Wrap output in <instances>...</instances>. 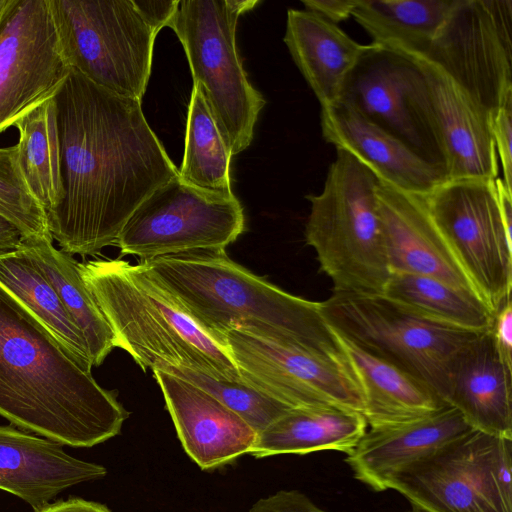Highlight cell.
Instances as JSON below:
<instances>
[{
    "instance_id": "22",
    "label": "cell",
    "mask_w": 512,
    "mask_h": 512,
    "mask_svg": "<svg viewBox=\"0 0 512 512\" xmlns=\"http://www.w3.org/2000/svg\"><path fill=\"white\" fill-rule=\"evenodd\" d=\"M447 404L472 429L512 440V367L501 358L491 330L477 335L454 360Z\"/></svg>"
},
{
    "instance_id": "12",
    "label": "cell",
    "mask_w": 512,
    "mask_h": 512,
    "mask_svg": "<svg viewBox=\"0 0 512 512\" xmlns=\"http://www.w3.org/2000/svg\"><path fill=\"white\" fill-rule=\"evenodd\" d=\"M433 221L488 308L511 298L512 239L495 180L445 181L423 195Z\"/></svg>"
},
{
    "instance_id": "32",
    "label": "cell",
    "mask_w": 512,
    "mask_h": 512,
    "mask_svg": "<svg viewBox=\"0 0 512 512\" xmlns=\"http://www.w3.org/2000/svg\"><path fill=\"white\" fill-rule=\"evenodd\" d=\"M158 370L212 395L242 417L258 434L293 409L244 382L219 379L186 367L167 366Z\"/></svg>"
},
{
    "instance_id": "1",
    "label": "cell",
    "mask_w": 512,
    "mask_h": 512,
    "mask_svg": "<svg viewBox=\"0 0 512 512\" xmlns=\"http://www.w3.org/2000/svg\"><path fill=\"white\" fill-rule=\"evenodd\" d=\"M62 198L47 214L70 255L115 245L137 207L179 173L150 128L141 100L110 92L71 69L53 95Z\"/></svg>"
},
{
    "instance_id": "9",
    "label": "cell",
    "mask_w": 512,
    "mask_h": 512,
    "mask_svg": "<svg viewBox=\"0 0 512 512\" xmlns=\"http://www.w3.org/2000/svg\"><path fill=\"white\" fill-rule=\"evenodd\" d=\"M512 440L471 429L387 484L426 512H512Z\"/></svg>"
},
{
    "instance_id": "4",
    "label": "cell",
    "mask_w": 512,
    "mask_h": 512,
    "mask_svg": "<svg viewBox=\"0 0 512 512\" xmlns=\"http://www.w3.org/2000/svg\"><path fill=\"white\" fill-rule=\"evenodd\" d=\"M84 283L107 320L115 348L144 370L186 367L243 382L227 348L200 327L142 271L120 259L79 263Z\"/></svg>"
},
{
    "instance_id": "15",
    "label": "cell",
    "mask_w": 512,
    "mask_h": 512,
    "mask_svg": "<svg viewBox=\"0 0 512 512\" xmlns=\"http://www.w3.org/2000/svg\"><path fill=\"white\" fill-rule=\"evenodd\" d=\"M412 59L419 67L413 107L439 154L446 181L498 178L500 164L488 117L439 67Z\"/></svg>"
},
{
    "instance_id": "6",
    "label": "cell",
    "mask_w": 512,
    "mask_h": 512,
    "mask_svg": "<svg viewBox=\"0 0 512 512\" xmlns=\"http://www.w3.org/2000/svg\"><path fill=\"white\" fill-rule=\"evenodd\" d=\"M258 0H180L170 27L188 60L193 83L206 99L231 154L252 142L266 104L247 78L236 45L239 17Z\"/></svg>"
},
{
    "instance_id": "40",
    "label": "cell",
    "mask_w": 512,
    "mask_h": 512,
    "mask_svg": "<svg viewBox=\"0 0 512 512\" xmlns=\"http://www.w3.org/2000/svg\"><path fill=\"white\" fill-rule=\"evenodd\" d=\"M22 239L21 232L0 216V253L17 249Z\"/></svg>"
},
{
    "instance_id": "25",
    "label": "cell",
    "mask_w": 512,
    "mask_h": 512,
    "mask_svg": "<svg viewBox=\"0 0 512 512\" xmlns=\"http://www.w3.org/2000/svg\"><path fill=\"white\" fill-rule=\"evenodd\" d=\"M367 427L359 412L333 406L293 408L258 434L250 454L255 458L322 450L349 454Z\"/></svg>"
},
{
    "instance_id": "26",
    "label": "cell",
    "mask_w": 512,
    "mask_h": 512,
    "mask_svg": "<svg viewBox=\"0 0 512 512\" xmlns=\"http://www.w3.org/2000/svg\"><path fill=\"white\" fill-rule=\"evenodd\" d=\"M454 0H358L351 17L372 44L422 58L446 20Z\"/></svg>"
},
{
    "instance_id": "39",
    "label": "cell",
    "mask_w": 512,
    "mask_h": 512,
    "mask_svg": "<svg viewBox=\"0 0 512 512\" xmlns=\"http://www.w3.org/2000/svg\"><path fill=\"white\" fill-rule=\"evenodd\" d=\"M36 512H111L106 506L81 498H69L49 503Z\"/></svg>"
},
{
    "instance_id": "17",
    "label": "cell",
    "mask_w": 512,
    "mask_h": 512,
    "mask_svg": "<svg viewBox=\"0 0 512 512\" xmlns=\"http://www.w3.org/2000/svg\"><path fill=\"white\" fill-rule=\"evenodd\" d=\"M376 196L391 273L433 277L479 297L433 221L423 195L380 180Z\"/></svg>"
},
{
    "instance_id": "16",
    "label": "cell",
    "mask_w": 512,
    "mask_h": 512,
    "mask_svg": "<svg viewBox=\"0 0 512 512\" xmlns=\"http://www.w3.org/2000/svg\"><path fill=\"white\" fill-rule=\"evenodd\" d=\"M418 75L414 59L370 43L346 77L338 101L349 104L443 171L439 154L413 107Z\"/></svg>"
},
{
    "instance_id": "8",
    "label": "cell",
    "mask_w": 512,
    "mask_h": 512,
    "mask_svg": "<svg viewBox=\"0 0 512 512\" xmlns=\"http://www.w3.org/2000/svg\"><path fill=\"white\" fill-rule=\"evenodd\" d=\"M71 69L115 94L141 100L157 33L132 0H48Z\"/></svg>"
},
{
    "instance_id": "3",
    "label": "cell",
    "mask_w": 512,
    "mask_h": 512,
    "mask_svg": "<svg viewBox=\"0 0 512 512\" xmlns=\"http://www.w3.org/2000/svg\"><path fill=\"white\" fill-rule=\"evenodd\" d=\"M200 327L219 341L229 329L346 358L321 302L290 294L234 262L226 251H195L140 262Z\"/></svg>"
},
{
    "instance_id": "7",
    "label": "cell",
    "mask_w": 512,
    "mask_h": 512,
    "mask_svg": "<svg viewBox=\"0 0 512 512\" xmlns=\"http://www.w3.org/2000/svg\"><path fill=\"white\" fill-rule=\"evenodd\" d=\"M321 310L338 334L412 376L447 406L454 360L481 334L427 320L384 294L333 292Z\"/></svg>"
},
{
    "instance_id": "36",
    "label": "cell",
    "mask_w": 512,
    "mask_h": 512,
    "mask_svg": "<svg viewBox=\"0 0 512 512\" xmlns=\"http://www.w3.org/2000/svg\"><path fill=\"white\" fill-rule=\"evenodd\" d=\"M497 350L503 361L512 367V303L511 298L495 312L491 328Z\"/></svg>"
},
{
    "instance_id": "37",
    "label": "cell",
    "mask_w": 512,
    "mask_h": 512,
    "mask_svg": "<svg viewBox=\"0 0 512 512\" xmlns=\"http://www.w3.org/2000/svg\"><path fill=\"white\" fill-rule=\"evenodd\" d=\"M144 21L157 34L169 25L175 15L180 0H132Z\"/></svg>"
},
{
    "instance_id": "31",
    "label": "cell",
    "mask_w": 512,
    "mask_h": 512,
    "mask_svg": "<svg viewBox=\"0 0 512 512\" xmlns=\"http://www.w3.org/2000/svg\"><path fill=\"white\" fill-rule=\"evenodd\" d=\"M231 151L197 83L188 106L185 148L179 177L186 183L212 192L230 194Z\"/></svg>"
},
{
    "instance_id": "41",
    "label": "cell",
    "mask_w": 512,
    "mask_h": 512,
    "mask_svg": "<svg viewBox=\"0 0 512 512\" xmlns=\"http://www.w3.org/2000/svg\"><path fill=\"white\" fill-rule=\"evenodd\" d=\"M410 512H426V511H424L423 509H421L415 505H412V510Z\"/></svg>"
},
{
    "instance_id": "18",
    "label": "cell",
    "mask_w": 512,
    "mask_h": 512,
    "mask_svg": "<svg viewBox=\"0 0 512 512\" xmlns=\"http://www.w3.org/2000/svg\"><path fill=\"white\" fill-rule=\"evenodd\" d=\"M152 372L185 452L201 469L250 454L258 433L242 417L197 386L160 370Z\"/></svg>"
},
{
    "instance_id": "20",
    "label": "cell",
    "mask_w": 512,
    "mask_h": 512,
    "mask_svg": "<svg viewBox=\"0 0 512 512\" xmlns=\"http://www.w3.org/2000/svg\"><path fill=\"white\" fill-rule=\"evenodd\" d=\"M104 466L75 458L60 444L10 426H0V489L34 512L71 486L106 476Z\"/></svg>"
},
{
    "instance_id": "34",
    "label": "cell",
    "mask_w": 512,
    "mask_h": 512,
    "mask_svg": "<svg viewBox=\"0 0 512 512\" xmlns=\"http://www.w3.org/2000/svg\"><path fill=\"white\" fill-rule=\"evenodd\" d=\"M490 129L503 172L502 180L506 188L512 192V98H509L491 118Z\"/></svg>"
},
{
    "instance_id": "11",
    "label": "cell",
    "mask_w": 512,
    "mask_h": 512,
    "mask_svg": "<svg viewBox=\"0 0 512 512\" xmlns=\"http://www.w3.org/2000/svg\"><path fill=\"white\" fill-rule=\"evenodd\" d=\"M244 383L290 408L339 407L363 415L364 398L350 361L321 350L233 328L219 337Z\"/></svg>"
},
{
    "instance_id": "19",
    "label": "cell",
    "mask_w": 512,
    "mask_h": 512,
    "mask_svg": "<svg viewBox=\"0 0 512 512\" xmlns=\"http://www.w3.org/2000/svg\"><path fill=\"white\" fill-rule=\"evenodd\" d=\"M322 136L400 190L426 195L446 181L444 172L343 101L321 107Z\"/></svg>"
},
{
    "instance_id": "30",
    "label": "cell",
    "mask_w": 512,
    "mask_h": 512,
    "mask_svg": "<svg viewBox=\"0 0 512 512\" xmlns=\"http://www.w3.org/2000/svg\"><path fill=\"white\" fill-rule=\"evenodd\" d=\"M14 126L19 131L16 146L21 171L47 217L62 198L60 147L53 96L21 116Z\"/></svg>"
},
{
    "instance_id": "35",
    "label": "cell",
    "mask_w": 512,
    "mask_h": 512,
    "mask_svg": "<svg viewBox=\"0 0 512 512\" xmlns=\"http://www.w3.org/2000/svg\"><path fill=\"white\" fill-rule=\"evenodd\" d=\"M249 512H327L298 490H280L256 501ZM410 512V511H409Z\"/></svg>"
},
{
    "instance_id": "10",
    "label": "cell",
    "mask_w": 512,
    "mask_h": 512,
    "mask_svg": "<svg viewBox=\"0 0 512 512\" xmlns=\"http://www.w3.org/2000/svg\"><path fill=\"white\" fill-rule=\"evenodd\" d=\"M245 230L233 194L208 191L179 175L152 192L132 213L115 245L141 262L195 251H226Z\"/></svg>"
},
{
    "instance_id": "28",
    "label": "cell",
    "mask_w": 512,
    "mask_h": 512,
    "mask_svg": "<svg viewBox=\"0 0 512 512\" xmlns=\"http://www.w3.org/2000/svg\"><path fill=\"white\" fill-rule=\"evenodd\" d=\"M415 314L449 327L483 333L494 313L475 294L433 277L391 273L383 293Z\"/></svg>"
},
{
    "instance_id": "27",
    "label": "cell",
    "mask_w": 512,
    "mask_h": 512,
    "mask_svg": "<svg viewBox=\"0 0 512 512\" xmlns=\"http://www.w3.org/2000/svg\"><path fill=\"white\" fill-rule=\"evenodd\" d=\"M44 273L81 333L92 366L103 363L114 346L113 332L84 283L79 263L50 240L23 238L19 247Z\"/></svg>"
},
{
    "instance_id": "14",
    "label": "cell",
    "mask_w": 512,
    "mask_h": 512,
    "mask_svg": "<svg viewBox=\"0 0 512 512\" xmlns=\"http://www.w3.org/2000/svg\"><path fill=\"white\" fill-rule=\"evenodd\" d=\"M71 68L48 0H0V133L51 98Z\"/></svg>"
},
{
    "instance_id": "29",
    "label": "cell",
    "mask_w": 512,
    "mask_h": 512,
    "mask_svg": "<svg viewBox=\"0 0 512 512\" xmlns=\"http://www.w3.org/2000/svg\"><path fill=\"white\" fill-rule=\"evenodd\" d=\"M0 285L66 349L92 366L81 333L65 310L54 287L19 248L0 253Z\"/></svg>"
},
{
    "instance_id": "24",
    "label": "cell",
    "mask_w": 512,
    "mask_h": 512,
    "mask_svg": "<svg viewBox=\"0 0 512 512\" xmlns=\"http://www.w3.org/2000/svg\"><path fill=\"white\" fill-rule=\"evenodd\" d=\"M338 335L361 387L369 428L416 420L447 407L412 376Z\"/></svg>"
},
{
    "instance_id": "33",
    "label": "cell",
    "mask_w": 512,
    "mask_h": 512,
    "mask_svg": "<svg viewBox=\"0 0 512 512\" xmlns=\"http://www.w3.org/2000/svg\"><path fill=\"white\" fill-rule=\"evenodd\" d=\"M0 216L25 239L53 241L46 213L21 171L16 145L0 148Z\"/></svg>"
},
{
    "instance_id": "5",
    "label": "cell",
    "mask_w": 512,
    "mask_h": 512,
    "mask_svg": "<svg viewBox=\"0 0 512 512\" xmlns=\"http://www.w3.org/2000/svg\"><path fill=\"white\" fill-rule=\"evenodd\" d=\"M336 150L322 192L306 196V243L333 292L382 294L391 271L377 206L380 179L349 152Z\"/></svg>"
},
{
    "instance_id": "13",
    "label": "cell",
    "mask_w": 512,
    "mask_h": 512,
    "mask_svg": "<svg viewBox=\"0 0 512 512\" xmlns=\"http://www.w3.org/2000/svg\"><path fill=\"white\" fill-rule=\"evenodd\" d=\"M422 58L445 72L490 121L512 98V1L454 0Z\"/></svg>"
},
{
    "instance_id": "23",
    "label": "cell",
    "mask_w": 512,
    "mask_h": 512,
    "mask_svg": "<svg viewBox=\"0 0 512 512\" xmlns=\"http://www.w3.org/2000/svg\"><path fill=\"white\" fill-rule=\"evenodd\" d=\"M283 40L321 107L339 100L346 77L367 48L306 9H288Z\"/></svg>"
},
{
    "instance_id": "21",
    "label": "cell",
    "mask_w": 512,
    "mask_h": 512,
    "mask_svg": "<svg viewBox=\"0 0 512 512\" xmlns=\"http://www.w3.org/2000/svg\"><path fill=\"white\" fill-rule=\"evenodd\" d=\"M471 429L457 409L447 406L416 420L369 428L345 461L357 480L384 491L396 473Z\"/></svg>"
},
{
    "instance_id": "38",
    "label": "cell",
    "mask_w": 512,
    "mask_h": 512,
    "mask_svg": "<svg viewBox=\"0 0 512 512\" xmlns=\"http://www.w3.org/2000/svg\"><path fill=\"white\" fill-rule=\"evenodd\" d=\"M358 0H303L306 10L312 11L334 23L342 22L351 17Z\"/></svg>"
},
{
    "instance_id": "2",
    "label": "cell",
    "mask_w": 512,
    "mask_h": 512,
    "mask_svg": "<svg viewBox=\"0 0 512 512\" xmlns=\"http://www.w3.org/2000/svg\"><path fill=\"white\" fill-rule=\"evenodd\" d=\"M91 368L0 285V416L60 445L115 437L129 412Z\"/></svg>"
}]
</instances>
